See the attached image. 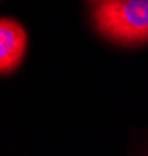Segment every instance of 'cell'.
Instances as JSON below:
<instances>
[{
  "label": "cell",
  "instance_id": "7a4b0ae2",
  "mask_svg": "<svg viewBox=\"0 0 148 156\" xmlns=\"http://www.w3.org/2000/svg\"><path fill=\"white\" fill-rule=\"evenodd\" d=\"M26 50V31L22 25L11 19L0 20V72L8 75L14 70Z\"/></svg>",
  "mask_w": 148,
  "mask_h": 156
},
{
  "label": "cell",
  "instance_id": "6da1fadb",
  "mask_svg": "<svg viewBox=\"0 0 148 156\" xmlns=\"http://www.w3.org/2000/svg\"><path fill=\"white\" fill-rule=\"evenodd\" d=\"M87 5L103 37L123 45L148 42V0H87Z\"/></svg>",
  "mask_w": 148,
  "mask_h": 156
}]
</instances>
